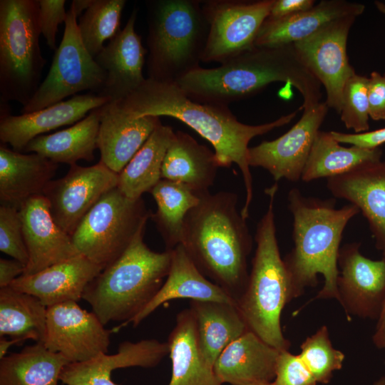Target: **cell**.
Returning a JSON list of instances; mask_svg holds the SVG:
<instances>
[{
  "label": "cell",
  "mask_w": 385,
  "mask_h": 385,
  "mask_svg": "<svg viewBox=\"0 0 385 385\" xmlns=\"http://www.w3.org/2000/svg\"><path fill=\"white\" fill-rule=\"evenodd\" d=\"M381 155L380 148L344 147L334 138L331 132L319 130L312 145L301 180L310 182L343 175L366 163L381 160Z\"/></svg>",
  "instance_id": "33"
},
{
  "label": "cell",
  "mask_w": 385,
  "mask_h": 385,
  "mask_svg": "<svg viewBox=\"0 0 385 385\" xmlns=\"http://www.w3.org/2000/svg\"><path fill=\"white\" fill-rule=\"evenodd\" d=\"M38 0L0 1V96L23 106L40 86L46 63L39 36Z\"/></svg>",
  "instance_id": "8"
},
{
  "label": "cell",
  "mask_w": 385,
  "mask_h": 385,
  "mask_svg": "<svg viewBox=\"0 0 385 385\" xmlns=\"http://www.w3.org/2000/svg\"><path fill=\"white\" fill-rule=\"evenodd\" d=\"M376 327H385V304L381 314L376 322Z\"/></svg>",
  "instance_id": "50"
},
{
  "label": "cell",
  "mask_w": 385,
  "mask_h": 385,
  "mask_svg": "<svg viewBox=\"0 0 385 385\" xmlns=\"http://www.w3.org/2000/svg\"><path fill=\"white\" fill-rule=\"evenodd\" d=\"M26 266L14 259H0V288L9 287L16 278L22 275Z\"/></svg>",
  "instance_id": "46"
},
{
  "label": "cell",
  "mask_w": 385,
  "mask_h": 385,
  "mask_svg": "<svg viewBox=\"0 0 385 385\" xmlns=\"http://www.w3.org/2000/svg\"><path fill=\"white\" fill-rule=\"evenodd\" d=\"M368 102L369 118L385 120V74L373 71L369 77Z\"/></svg>",
  "instance_id": "43"
},
{
  "label": "cell",
  "mask_w": 385,
  "mask_h": 385,
  "mask_svg": "<svg viewBox=\"0 0 385 385\" xmlns=\"http://www.w3.org/2000/svg\"><path fill=\"white\" fill-rule=\"evenodd\" d=\"M39 4V23L41 34L46 44L52 50H56V36L58 26L67 18L65 0H38Z\"/></svg>",
  "instance_id": "42"
},
{
  "label": "cell",
  "mask_w": 385,
  "mask_h": 385,
  "mask_svg": "<svg viewBox=\"0 0 385 385\" xmlns=\"http://www.w3.org/2000/svg\"><path fill=\"white\" fill-rule=\"evenodd\" d=\"M379 9L385 14V7L383 6L382 4H380Z\"/></svg>",
  "instance_id": "52"
},
{
  "label": "cell",
  "mask_w": 385,
  "mask_h": 385,
  "mask_svg": "<svg viewBox=\"0 0 385 385\" xmlns=\"http://www.w3.org/2000/svg\"><path fill=\"white\" fill-rule=\"evenodd\" d=\"M365 10L362 4L345 0H322L310 9L278 19H266L257 34L256 46L294 44L312 36L339 19L358 17Z\"/></svg>",
  "instance_id": "25"
},
{
  "label": "cell",
  "mask_w": 385,
  "mask_h": 385,
  "mask_svg": "<svg viewBox=\"0 0 385 385\" xmlns=\"http://www.w3.org/2000/svg\"><path fill=\"white\" fill-rule=\"evenodd\" d=\"M279 351L248 329L222 351L213 370L222 384L271 383Z\"/></svg>",
  "instance_id": "23"
},
{
  "label": "cell",
  "mask_w": 385,
  "mask_h": 385,
  "mask_svg": "<svg viewBox=\"0 0 385 385\" xmlns=\"http://www.w3.org/2000/svg\"><path fill=\"white\" fill-rule=\"evenodd\" d=\"M254 385H271V383L258 384H254Z\"/></svg>",
  "instance_id": "53"
},
{
  "label": "cell",
  "mask_w": 385,
  "mask_h": 385,
  "mask_svg": "<svg viewBox=\"0 0 385 385\" xmlns=\"http://www.w3.org/2000/svg\"><path fill=\"white\" fill-rule=\"evenodd\" d=\"M104 327L95 313L76 302L56 304L47 308L43 344L70 363L87 361L108 352L111 332Z\"/></svg>",
  "instance_id": "15"
},
{
  "label": "cell",
  "mask_w": 385,
  "mask_h": 385,
  "mask_svg": "<svg viewBox=\"0 0 385 385\" xmlns=\"http://www.w3.org/2000/svg\"><path fill=\"white\" fill-rule=\"evenodd\" d=\"M58 164L37 154H24L0 146V200L19 208L28 199L42 195Z\"/></svg>",
  "instance_id": "27"
},
{
  "label": "cell",
  "mask_w": 385,
  "mask_h": 385,
  "mask_svg": "<svg viewBox=\"0 0 385 385\" xmlns=\"http://www.w3.org/2000/svg\"><path fill=\"white\" fill-rule=\"evenodd\" d=\"M199 203L186 216L181 245L197 269L237 302L248 282L252 238L230 191L197 193Z\"/></svg>",
  "instance_id": "3"
},
{
  "label": "cell",
  "mask_w": 385,
  "mask_h": 385,
  "mask_svg": "<svg viewBox=\"0 0 385 385\" xmlns=\"http://www.w3.org/2000/svg\"><path fill=\"white\" fill-rule=\"evenodd\" d=\"M137 9H133L125 27L109 41L94 58L106 73L103 88L98 96L113 103L137 89L146 78L143 68L148 53L136 33Z\"/></svg>",
  "instance_id": "18"
},
{
  "label": "cell",
  "mask_w": 385,
  "mask_h": 385,
  "mask_svg": "<svg viewBox=\"0 0 385 385\" xmlns=\"http://www.w3.org/2000/svg\"><path fill=\"white\" fill-rule=\"evenodd\" d=\"M199 344L212 366L222 351L249 329L237 303L190 301Z\"/></svg>",
  "instance_id": "30"
},
{
  "label": "cell",
  "mask_w": 385,
  "mask_h": 385,
  "mask_svg": "<svg viewBox=\"0 0 385 385\" xmlns=\"http://www.w3.org/2000/svg\"><path fill=\"white\" fill-rule=\"evenodd\" d=\"M274 1H201L209 24L201 61L221 64L255 47Z\"/></svg>",
  "instance_id": "11"
},
{
  "label": "cell",
  "mask_w": 385,
  "mask_h": 385,
  "mask_svg": "<svg viewBox=\"0 0 385 385\" xmlns=\"http://www.w3.org/2000/svg\"><path fill=\"white\" fill-rule=\"evenodd\" d=\"M368 84L369 77L356 73L344 86L339 113L341 120L346 128L352 129L354 133L369 130Z\"/></svg>",
  "instance_id": "39"
},
{
  "label": "cell",
  "mask_w": 385,
  "mask_h": 385,
  "mask_svg": "<svg viewBox=\"0 0 385 385\" xmlns=\"http://www.w3.org/2000/svg\"><path fill=\"white\" fill-rule=\"evenodd\" d=\"M327 187L334 197L346 200L361 212L385 260V160L328 178Z\"/></svg>",
  "instance_id": "20"
},
{
  "label": "cell",
  "mask_w": 385,
  "mask_h": 385,
  "mask_svg": "<svg viewBox=\"0 0 385 385\" xmlns=\"http://www.w3.org/2000/svg\"><path fill=\"white\" fill-rule=\"evenodd\" d=\"M374 385H385V376L380 377L374 383Z\"/></svg>",
  "instance_id": "51"
},
{
  "label": "cell",
  "mask_w": 385,
  "mask_h": 385,
  "mask_svg": "<svg viewBox=\"0 0 385 385\" xmlns=\"http://www.w3.org/2000/svg\"><path fill=\"white\" fill-rule=\"evenodd\" d=\"M299 356L317 383L327 384L333 372L342 369L345 356L334 348L327 326L323 325L306 338L300 346Z\"/></svg>",
  "instance_id": "38"
},
{
  "label": "cell",
  "mask_w": 385,
  "mask_h": 385,
  "mask_svg": "<svg viewBox=\"0 0 385 385\" xmlns=\"http://www.w3.org/2000/svg\"><path fill=\"white\" fill-rule=\"evenodd\" d=\"M103 270L82 255L52 265L29 275H21L11 288L37 297L47 308L66 302H78L87 285Z\"/></svg>",
  "instance_id": "21"
},
{
  "label": "cell",
  "mask_w": 385,
  "mask_h": 385,
  "mask_svg": "<svg viewBox=\"0 0 385 385\" xmlns=\"http://www.w3.org/2000/svg\"><path fill=\"white\" fill-rule=\"evenodd\" d=\"M169 273L154 298L131 322L138 325L163 303L175 299L237 303L222 287L209 280L195 266L180 244L172 250Z\"/></svg>",
  "instance_id": "26"
},
{
  "label": "cell",
  "mask_w": 385,
  "mask_h": 385,
  "mask_svg": "<svg viewBox=\"0 0 385 385\" xmlns=\"http://www.w3.org/2000/svg\"><path fill=\"white\" fill-rule=\"evenodd\" d=\"M328 108L325 102H320L304 109L299 120L282 135L250 147L247 153L250 167L264 168L276 183L282 179L290 182L300 180Z\"/></svg>",
  "instance_id": "14"
},
{
  "label": "cell",
  "mask_w": 385,
  "mask_h": 385,
  "mask_svg": "<svg viewBox=\"0 0 385 385\" xmlns=\"http://www.w3.org/2000/svg\"><path fill=\"white\" fill-rule=\"evenodd\" d=\"M146 6L148 78L175 83L200 67L209 34L201 1L152 0Z\"/></svg>",
  "instance_id": "7"
},
{
  "label": "cell",
  "mask_w": 385,
  "mask_h": 385,
  "mask_svg": "<svg viewBox=\"0 0 385 385\" xmlns=\"http://www.w3.org/2000/svg\"><path fill=\"white\" fill-rule=\"evenodd\" d=\"M334 138L340 143L349 144L364 148H376L385 143V128L361 133H345L330 131Z\"/></svg>",
  "instance_id": "44"
},
{
  "label": "cell",
  "mask_w": 385,
  "mask_h": 385,
  "mask_svg": "<svg viewBox=\"0 0 385 385\" xmlns=\"http://www.w3.org/2000/svg\"><path fill=\"white\" fill-rule=\"evenodd\" d=\"M372 341L377 348L385 349V327H376Z\"/></svg>",
  "instance_id": "48"
},
{
  "label": "cell",
  "mask_w": 385,
  "mask_h": 385,
  "mask_svg": "<svg viewBox=\"0 0 385 385\" xmlns=\"http://www.w3.org/2000/svg\"><path fill=\"white\" fill-rule=\"evenodd\" d=\"M172 361L168 385H222L202 353L190 309L179 312L168 339Z\"/></svg>",
  "instance_id": "28"
},
{
  "label": "cell",
  "mask_w": 385,
  "mask_h": 385,
  "mask_svg": "<svg viewBox=\"0 0 385 385\" xmlns=\"http://www.w3.org/2000/svg\"><path fill=\"white\" fill-rule=\"evenodd\" d=\"M175 135L172 127L160 123L145 143L118 174V188L126 197L137 200L161 180L168 148Z\"/></svg>",
  "instance_id": "32"
},
{
  "label": "cell",
  "mask_w": 385,
  "mask_h": 385,
  "mask_svg": "<svg viewBox=\"0 0 385 385\" xmlns=\"http://www.w3.org/2000/svg\"><path fill=\"white\" fill-rule=\"evenodd\" d=\"M218 168L214 152L188 133L178 130L165 154L161 179L180 183L200 193L209 191Z\"/></svg>",
  "instance_id": "29"
},
{
  "label": "cell",
  "mask_w": 385,
  "mask_h": 385,
  "mask_svg": "<svg viewBox=\"0 0 385 385\" xmlns=\"http://www.w3.org/2000/svg\"><path fill=\"white\" fill-rule=\"evenodd\" d=\"M109 103L129 118L145 115L177 118L210 143L220 167L236 164L245 188V201L240 212L246 219L253 198L252 177L247 161L249 143L255 137L288 124L300 111L299 108L270 123L248 125L239 121L228 106L197 102L175 83L148 78L123 99Z\"/></svg>",
  "instance_id": "1"
},
{
  "label": "cell",
  "mask_w": 385,
  "mask_h": 385,
  "mask_svg": "<svg viewBox=\"0 0 385 385\" xmlns=\"http://www.w3.org/2000/svg\"><path fill=\"white\" fill-rule=\"evenodd\" d=\"M99 125L100 112L97 108L68 128L36 137L24 151L39 154L57 164L72 165L80 160L92 161L98 148Z\"/></svg>",
  "instance_id": "31"
},
{
  "label": "cell",
  "mask_w": 385,
  "mask_h": 385,
  "mask_svg": "<svg viewBox=\"0 0 385 385\" xmlns=\"http://www.w3.org/2000/svg\"><path fill=\"white\" fill-rule=\"evenodd\" d=\"M150 214L142 197L130 199L115 187L91 209L71 237L79 254L103 270L146 227Z\"/></svg>",
  "instance_id": "9"
},
{
  "label": "cell",
  "mask_w": 385,
  "mask_h": 385,
  "mask_svg": "<svg viewBox=\"0 0 385 385\" xmlns=\"http://www.w3.org/2000/svg\"><path fill=\"white\" fill-rule=\"evenodd\" d=\"M284 82L303 98L300 110L320 103L322 85L307 69L294 44L255 46L213 68L194 70L175 83L197 102L227 106Z\"/></svg>",
  "instance_id": "2"
},
{
  "label": "cell",
  "mask_w": 385,
  "mask_h": 385,
  "mask_svg": "<svg viewBox=\"0 0 385 385\" xmlns=\"http://www.w3.org/2000/svg\"><path fill=\"white\" fill-rule=\"evenodd\" d=\"M105 80V72L82 42L77 16L70 6L63 38L55 51L50 70L21 113L41 110L83 91L98 95Z\"/></svg>",
  "instance_id": "10"
},
{
  "label": "cell",
  "mask_w": 385,
  "mask_h": 385,
  "mask_svg": "<svg viewBox=\"0 0 385 385\" xmlns=\"http://www.w3.org/2000/svg\"><path fill=\"white\" fill-rule=\"evenodd\" d=\"M168 354V342L156 339L124 342L115 354H101L87 361L68 364L62 369L59 380L66 385H118L111 379L114 369L153 367Z\"/></svg>",
  "instance_id": "22"
},
{
  "label": "cell",
  "mask_w": 385,
  "mask_h": 385,
  "mask_svg": "<svg viewBox=\"0 0 385 385\" xmlns=\"http://www.w3.org/2000/svg\"><path fill=\"white\" fill-rule=\"evenodd\" d=\"M275 183L265 192L267 210L257 223L256 250L247 287L237 302L249 330L279 351L288 350L290 342L281 327V314L292 301L290 278L281 257L274 221Z\"/></svg>",
  "instance_id": "6"
},
{
  "label": "cell",
  "mask_w": 385,
  "mask_h": 385,
  "mask_svg": "<svg viewBox=\"0 0 385 385\" xmlns=\"http://www.w3.org/2000/svg\"><path fill=\"white\" fill-rule=\"evenodd\" d=\"M125 0H94L78 23L82 42L93 58L120 31L121 14Z\"/></svg>",
  "instance_id": "37"
},
{
  "label": "cell",
  "mask_w": 385,
  "mask_h": 385,
  "mask_svg": "<svg viewBox=\"0 0 385 385\" xmlns=\"http://www.w3.org/2000/svg\"><path fill=\"white\" fill-rule=\"evenodd\" d=\"M287 200L293 217L294 247L283 260L290 278L292 300L306 288L315 287L320 274L324 285L310 301H339L340 243L346 225L359 210L350 203L337 208L334 199L307 197L296 188L289 191Z\"/></svg>",
  "instance_id": "4"
},
{
  "label": "cell",
  "mask_w": 385,
  "mask_h": 385,
  "mask_svg": "<svg viewBox=\"0 0 385 385\" xmlns=\"http://www.w3.org/2000/svg\"><path fill=\"white\" fill-rule=\"evenodd\" d=\"M47 307L35 296L11 287L0 289V337L8 336L23 343L44 341Z\"/></svg>",
  "instance_id": "35"
},
{
  "label": "cell",
  "mask_w": 385,
  "mask_h": 385,
  "mask_svg": "<svg viewBox=\"0 0 385 385\" xmlns=\"http://www.w3.org/2000/svg\"><path fill=\"white\" fill-rule=\"evenodd\" d=\"M356 18L351 16L334 21L294 43L303 63L324 87L327 106L339 114L344 86L356 73L349 61L346 45L349 30Z\"/></svg>",
  "instance_id": "12"
},
{
  "label": "cell",
  "mask_w": 385,
  "mask_h": 385,
  "mask_svg": "<svg viewBox=\"0 0 385 385\" xmlns=\"http://www.w3.org/2000/svg\"><path fill=\"white\" fill-rule=\"evenodd\" d=\"M29 262L24 275L81 255L69 235L54 221L48 202L43 195L34 196L19 206Z\"/></svg>",
  "instance_id": "17"
},
{
  "label": "cell",
  "mask_w": 385,
  "mask_h": 385,
  "mask_svg": "<svg viewBox=\"0 0 385 385\" xmlns=\"http://www.w3.org/2000/svg\"><path fill=\"white\" fill-rule=\"evenodd\" d=\"M145 227L127 250L86 287L82 299L105 326L130 322L151 302L170 268L172 250H151L144 242Z\"/></svg>",
  "instance_id": "5"
},
{
  "label": "cell",
  "mask_w": 385,
  "mask_h": 385,
  "mask_svg": "<svg viewBox=\"0 0 385 385\" xmlns=\"http://www.w3.org/2000/svg\"><path fill=\"white\" fill-rule=\"evenodd\" d=\"M361 244H345L338 256L339 302L348 320L352 316L378 321L385 304V260H373Z\"/></svg>",
  "instance_id": "16"
},
{
  "label": "cell",
  "mask_w": 385,
  "mask_h": 385,
  "mask_svg": "<svg viewBox=\"0 0 385 385\" xmlns=\"http://www.w3.org/2000/svg\"><path fill=\"white\" fill-rule=\"evenodd\" d=\"M118 183V174L101 161L88 167L74 164L65 176L50 181L42 195L56 223L71 236L86 215Z\"/></svg>",
  "instance_id": "13"
},
{
  "label": "cell",
  "mask_w": 385,
  "mask_h": 385,
  "mask_svg": "<svg viewBox=\"0 0 385 385\" xmlns=\"http://www.w3.org/2000/svg\"><path fill=\"white\" fill-rule=\"evenodd\" d=\"M157 205L150 217L162 236L165 250L180 245L185 220L200 201L198 194L180 183L161 179L150 191Z\"/></svg>",
  "instance_id": "36"
},
{
  "label": "cell",
  "mask_w": 385,
  "mask_h": 385,
  "mask_svg": "<svg viewBox=\"0 0 385 385\" xmlns=\"http://www.w3.org/2000/svg\"><path fill=\"white\" fill-rule=\"evenodd\" d=\"M110 102L106 97L89 93L76 95L39 111L12 115H1L0 140L14 150L24 151L28 143L37 136L59 127L76 123L93 109Z\"/></svg>",
  "instance_id": "19"
},
{
  "label": "cell",
  "mask_w": 385,
  "mask_h": 385,
  "mask_svg": "<svg viewBox=\"0 0 385 385\" xmlns=\"http://www.w3.org/2000/svg\"><path fill=\"white\" fill-rule=\"evenodd\" d=\"M0 250L25 266L29 262L19 209L6 204L0 206Z\"/></svg>",
  "instance_id": "40"
},
{
  "label": "cell",
  "mask_w": 385,
  "mask_h": 385,
  "mask_svg": "<svg viewBox=\"0 0 385 385\" xmlns=\"http://www.w3.org/2000/svg\"><path fill=\"white\" fill-rule=\"evenodd\" d=\"M317 381L299 355L280 351L271 385H316Z\"/></svg>",
  "instance_id": "41"
},
{
  "label": "cell",
  "mask_w": 385,
  "mask_h": 385,
  "mask_svg": "<svg viewBox=\"0 0 385 385\" xmlns=\"http://www.w3.org/2000/svg\"><path fill=\"white\" fill-rule=\"evenodd\" d=\"M385 74V73H384Z\"/></svg>",
  "instance_id": "54"
},
{
  "label": "cell",
  "mask_w": 385,
  "mask_h": 385,
  "mask_svg": "<svg viewBox=\"0 0 385 385\" xmlns=\"http://www.w3.org/2000/svg\"><path fill=\"white\" fill-rule=\"evenodd\" d=\"M69 363L42 343L26 346L0 359V385H58L62 369Z\"/></svg>",
  "instance_id": "34"
},
{
  "label": "cell",
  "mask_w": 385,
  "mask_h": 385,
  "mask_svg": "<svg viewBox=\"0 0 385 385\" xmlns=\"http://www.w3.org/2000/svg\"><path fill=\"white\" fill-rule=\"evenodd\" d=\"M98 108L97 147L101 153L100 161L120 174L161 121L159 117L153 115L129 118L109 103Z\"/></svg>",
  "instance_id": "24"
},
{
  "label": "cell",
  "mask_w": 385,
  "mask_h": 385,
  "mask_svg": "<svg viewBox=\"0 0 385 385\" xmlns=\"http://www.w3.org/2000/svg\"><path fill=\"white\" fill-rule=\"evenodd\" d=\"M94 0H73L71 4L76 16H81L92 5Z\"/></svg>",
  "instance_id": "47"
},
{
  "label": "cell",
  "mask_w": 385,
  "mask_h": 385,
  "mask_svg": "<svg viewBox=\"0 0 385 385\" xmlns=\"http://www.w3.org/2000/svg\"><path fill=\"white\" fill-rule=\"evenodd\" d=\"M21 342L19 339H8L5 337H0V359L6 356L9 349L13 344H19Z\"/></svg>",
  "instance_id": "49"
},
{
  "label": "cell",
  "mask_w": 385,
  "mask_h": 385,
  "mask_svg": "<svg viewBox=\"0 0 385 385\" xmlns=\"http://www.w3.org/2000/svg\"><path fill=\"white\" fill-rule=\"evenodd\" d=\"M314 0H274L267 19H278L310 9Z\"/></svg>",
  "instance_id": "45"
}]
</instances>
